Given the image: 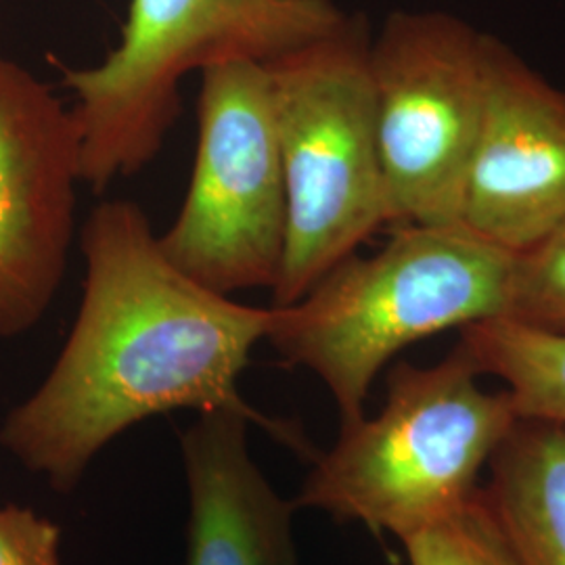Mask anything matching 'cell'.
Listing matches in <instances>:
<instances>
[{"mask_svg":"<svg viewBox=\"0 0 565 565\" xmlns=\"http://www.w3.org/2000/svg\"><path fill=\"white\" fill-rule=\"evenodd\" d=\"M513 252L459 224L394 226L373 256H348L303 298L270 306L266 342L315 373L342 425L364 417L371 385L396 354L448 329L509 312Z\"/></svg>","mask_w":565,"mask_h":565,"instance_id":"7a4b0ae2","label":"cell"},{"mask_svg":"<svg viewBox=\"0 0 565 565\" xmlns=\"http://www.w3.org/2000/svg\"><path fill=\"white\" fill-rule=\"evenodd\" d=\"M411 565H520L482 488L445 520L403 541Z\"/></svg>","mask_w":565,"mask_h":565,"instance_id":"4fadbf2b","label":"cell"},{"mask_svg":"<svg viewBox=\"0 0 565 565\" xmlns=\"http://www.w3.org/2000/svg\"><path fill=\"white\" fill-rule=\"evenodd\" d=\"M503 319L565 333V223L513 254L511 302Z\"/></svg>","mask_w":565,"mask_h":565,"instance_id":"5bb4252c","label":"cell"},{"mask_svg":"<svg viewBox=\"0 0 565 565\" xmlns=\"http://www.w3.org/2000/svg\"><path fill=\"white\" fill-rule=\"evenodd\" d=\"M81 135L49 84L0 57V338L30 331L65 277Z\"/></svg>","mask_w":565,"mask_h":565,"instance_id":"ba28073f","label":"cell"},{"mask_svg":"<svg viewBox=\"0 0 565 565\" xmlns=\"http://www.w3.org/2000/svg\"><path fill=\"white\" fill-rule=\"evenodd\" d=\"M482 492L520 565H565V425L520 419Z\"/></svg>","mask_w":565,"mask_h":565,"instance_id":"8fae6325","label":"cell"},{"mask_svg":"<svg viewBox=\"0 0 565 565\" xmlns=\"http://www.w3.org/2000/svg\"><path fill=\"white\" fill-rule=\"evenodd\" d=\"M249 424L239 411H210L182 431L186 565H298V507L282 499L252 459Z\"/></svg>","mask_w":565,"mask_h":565,"instance_id":"30bf717a","label":"cell"},{"mask_svg":"<svg viewBox=\"0 0 565 565\" xmlns=\"http://www.w3.org/2000/svg\"><path fill=\"white\" fill-rule=\"evenodd\" d=\"M335 0H130L120 41L105 60L63 70L81 135L82 184L103 191L141 172L181 114L191 72L270 63L333 32Z\"/></svg>","mask_w":565,"mask_h":565,"instance_id":"277c9868","label":"cell"},{"mask_svg":"<svg viewBox=\"0 0 565 565\" xmlns=\"http://www.w3.org/2000/svg\"><path fill=\"white\" fill-rule=\"evenodd\" d=\"M198 118L193 174L181 214L160 235L163 254L223 296L273 289L287 243V189L266 65L203 70Z\"/></svg>","mask_w":565,"mask_h":565,"instance_id":"8992f818","label":"cell"},{"mask_svg":"<svg viewBox=\"0 0 565 565\" xmlns=\"http://www.w3.org/2000/svg\"><path fill=\"white\" fill-rule=\"evenodd\" d=\"M371 30L333 32L266 63L287 189V243L273 306L303 298L392 224L371 78Z\"/></svg>","mask_w":565,"mask_h":565,"instance_id":"5b68a950","label":"cell"},{"mask_svg":"<svg viewBox=\"0 0 565 565\" xmlns=\"http://www.w3.org/2000/svg\"><path fill=\"white\" fill-rule=\"evenodd\" d=\"M459 348L503 384L520 419L565 425V333L501 317L463 327Z\"/></svg>","mask_w":565,"mask_h":565,"instance_id":"7c38bea8","label":"cell"},{"mask_svg":"<svg viewBox=\"0 0 565 565\" xmlns=\"http://www.w3.org/2000/svg\"><path fill=\"white\" fill-rule=\"evenodd\" d=\"M0 565H61V527L30 507H0Z\"/></svg>","mask_w":565,"mask_h":565,"instance_id":"9a60e30c","label":"cell"},{"mask_svg":"<svg viewBox=\"0 0 565 565\" xmlns=\"http://www.w3.org/2000/svg\"><path fill=\"white\" fill-rule=\"evenodd\" d=\"M486 39L440 9H398L371 39L392 226L463 223L486 107Z\"/></svg>","mask_w":565,"mask_h":565,"instance_id":"52a82bcc","label":"cell"},{"mask_svg":"<svg viewBox=\"0 0 565 565\" xmlns=\"http://www.w3.org/2000/svg\"><path fill=\"white\" fill-rule=\"evenodd\" d=\"M565 223V93L507 42L486 39L484 120L463 224L522 252Z\"/></svg>","mask_w":565,"mask_h":565,"instance_id":"9c48e42d","label":"cell"},{"mask_svg":"<svg viewBox=\"0 0 565 565\" xmlns=\"http://www.w3.org/2000/svg\"><path fill=\"white\" fill-rule=\"evenodd\" d=\"M81 310L36 392L0 425V446L57 492H72L105 446L177 408L239 411L310 452L289 422L266 417L237 387L266 340L270 308L235 302L170 263L141 205L103 202L82 228Z\"/></svg>","mask_w":565,"mask_h":565,"instance_id":"6da1fadb","label":"cell"},{"mask_svg":"<svg viewBox=\"0 0 565 565\" xmlns=\"http://www.w3.org/2000/svg\"><path fill=\"white\" fill-rule=\"evenodd\" d=\"M484 377L457 345L445 361L394 364L384 408L342 425L315 465L296 507L343 524L408 539L465 505L520 415L505 387Z\"/></svg>","mask_w":565,"mask_h":565,"instance_id":"3957f363","label":"cell"}]
</instances>
